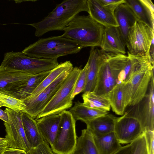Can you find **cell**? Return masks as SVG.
Returning <instances> with one entry per match:
<instances>
[{
    "instance_id": "cell-2",
    "label": "cell",
    "mask_w": 154,
    "mask_h": 154,
    "mask_svg": "<svg viewBox=\"0 0 154 154\" xmlns=\"http://www.w3.org/2000/svg\"><path fill=\"white\" fill-rule=\"evenodd\" d=\"M83 48L79 43L61 35L39 39L22 52L31 57L57 59L61 56L76 54Z\"/></svg>"
},
{
    "instance_id": "cell-11",
    "label": "cell",
    "mask_w": 154,
    "mask_h": 154,
    "mask_svg": "<svg viewBox=\"0 0 154 154\" xmlns=\"http://www.w3.org/2000/svg\"><path fill=\"white\" fill-rule=\"evenodd\" d=\"M147 91L142 100L126 112L138 120L143 133L147 131H154V72L152 74Z\"/></svg>"
},
{
    "instance_id": "cell-23",
    "label": "cell",
    "mask_w": 154,
    "mask_h": 154,
    "mask_svg": "<svg viewBox=\"0 0 154 154\" xmlns=\"http://www.w3.org/2000/svg\"><path fill=\"white\" fill-rule=\"evenodd\" d=\"M21 116L26 138L31 147H35L44 141L36 120L24 112L21 113Z\"/></svg>"
},
{
    "instance_id": "cell-27",
    "label": "cell",
    "mask_w": 154,
    "mask_h": 154,
    "mask_svg": "<svg viewBox=\"0 0 154 154\" xmlns=\"http://www.w3.org/2000/svg\"><path fill=\"white\" fill-rule=\"evenodd\" d=\"M105 97L108 100L113 111L118 115L123 114L126 107L122 84H116Z\"/></svg>"
},
{
    "instance_id": "cell-20",
    "label": "cell",
    "mask_w": 154,
    "mask_h": 154,
    "mask_svg": "<svg viewBox=\"0 0 154 154\" xmlns=\"http://www.w3.org/2000/svg\"><path fill=\"white\" fill-rule=\"evenodd\" d=\"M60 119V114L46 116L35 119L43 139L51 146L55 141Z\"/></svg>"
},
{
    "instance_id": "cell-13",
    "label": "cell",
    "mask_w": 154,
    "mask_h": 154,
    "mask_svg": "<svg viewBox=\"0 0 154 154\" xmlns=\"http://www.w3.org/2000/svg\"><path fill=\"white\" fill-rule=\"evenodd\" d=\"M120 144H130L143 133L140 123L135 118L125 113L116 117L114 131Z\"/></svg>"
},
{
    "instance_id": "cell-36",
    "label": "cell",
    "mask_w": 154,
    "mask_h": 154,
    "mask_svg": "<svg viewBox=\"0 0 154 154\" xmlns=\"http://www.w3.org/2000/svg\"><path fill=\"white\" fill-rule=\"evenodd\" d=\"M143 133L145 137L147 154H154V131H147Z\"/></svg>"
},
{
    "instance_id": "cell-37",
    "label": "cell",
    "mask_w": 154,
    "mask_h": 154,
    "mask_svg": "<svg viewBox=\"0 0 154 154\" xmlns=\"http://www.w3.org/2000/svg\"><path fill=\"white\" fill-rule=\"evenodd\" d=\"M144 6L150 20L154 25V7L152 1L150 0H139Z\"/></svg>"
},
{
    "instance_id": "cell-29",
    "label": "cell",
    "mask_w": 154,
    "mask_h": 154,
    "mask_svg": "<svg viewBox=\"0 0 154 154\" xmlns=\"http://www.w3.org/2000/svg\"><path fill=\"white\" fill-rule=\"evenodd\" d=\"M85 105L94 108L108 112L110 109L109 103L105 96H97L92 92L83 93L82 95Z\"/></svg>"
},
{
    "instance_id": "cell-40",
    "label": "cell",
    "mask_w": 154,
    "mask_h": 154,
    "mask_svg": "<svg viewBox=\"0 0 154 154\" xmlns=\"http://www.w3.org/2000/svg\"><path fill=\"white\" fill-rule=\"evenodd\" d=\"M8 147V141L5 138L0 140V154H2L5 149Z\"/></svg>"
},
{
    "instance_id": "cell-9",
    "label": "cell",
    "mask_w": 154,
    "mask_h": 154,
    "mask_svg": "<svg viewBox=\"0 0 154 154\" xmlns=\"http://www.w3.org/2000/svg\"><path fill=\"white\" fill-rule=\"evenodd\" d=\"M73 68L64 71L39 94L23 100L26 106L24 112L35 119L53 97Z\"/></svg>"
},
{
    "instance_id": "cell-26",
    "label": "cell",
    "mask_w": 154,
    "mask_h": 154,
    "mask_svg": "<svg viewBox=\"0 0 154 154\" xmlns=\"http://www.w3.org/2000/svg\"><path fill=\"white\" fill-rule=\"evenodd\" d=\"M72 154H99L91 133L86 128L82 130Z\"/></svg>"
},
{
    "instance_id": "cell-22",
    "label": "cell",
    "mask_w": 154,
    "mask_h": 154,
    "mask_svg": "<svg viewBox=\"0 0 154 154\" xmlns=\"http://www.w3.org/2000/svg\"><path fill=\"white\" fill-rule=\"evenodd\" d=\"M114 14L122 37L125 43L129 30L135 22L137 20L132 11L125 2L118 6Z\"/></svg>"
},
{
    "instance_id": "cell-25",
    "label": "cell",
    "mask_w": 154,
    "mask_h": 154,
    "mask_svg": "<svg viewBox=\"0 0 154 154\" xmlns=\"http://www.w3.org/2000/svg\"><path fill=\"white\" fill-rule=\"evenodd\" d=\"M75 120L84 122L108 113V112L88 107L79 101L69 110Z\"/></svg>"
},
{
    "instance_id": "cell-35",
    "label": "cell",
    "mask_w": 154,
    "mask_h": 154,
    "mask_svg": "<svg viewBox=\"0 0 154 154\" xmlns=\"http://www.w3.org/2000/svg\"><path fill=\"white\" fill-rule=\"evenodd\" d=\"M97 1L102 6L113 13L118 6L125 2V0H97Z\"/></svg>"
},
{
    "instance_id": "cell-18",
    "label": "cell",
    "mask_w": 154,
    "mask_h": 154,
    "mask_svg": "<svg viewBox=\"0 0 154 154\" xmlns=\"http://www.w3.org/2000/svg\"><path fill=\"white\" fill-rule=\"evenodd\" d=\"M89 15L104 27H118L114 13L102 6L97 0H87Z\"/></svg>"
},
{
    "instance_id": "cell-14",
    "label": "cell",
    "mask_w": 154,
    "mask_h": 154,
    "mask_svg": "<svg viewBox=\"0 0 154 154\" xmlns=\"http://www.w3.org/2000/svg\"><path fill=\"white\" fill-rule=\"evenodd\" d=\"M34 75L0 66V93L8 95L12 88L24 83Z\"/></svg>"
},
{
    "instance_id": "cell-31",
    "label": "cell",
    "mask_w": 154,
    "mask_h": 154,
    "mask_svg": "<svg viewBox=\"0 0 154 154\" xmlns=\"http://www.w3.org/2000/svg\"><path fill=\"white\" fill-rule=\"evenodd\" d=\"M0 102L4 106L18 112H24L26 108L23 100L1 93Z\"/></svg>"
},
{
    "instance_id": "cell-19",
    "label": "cell",
    "mask_w": 154,
    "mask_h": 154,
    "mask_svg": "<svg viewBox=\"0 0 154 154\" xmlns=\"http://www.w3.org/2000/svg\"><path fill=\"white\" fill-rule=\"evenodd\" d=\"M48 71L33 75L24 83L17 85L9 92L8 95L23 100L30 96L50 72Z\"/></svg>"
},
{
    "instance_id": "cell-32",
    "label": "cell",
    "mask_w": 154,
    "mask_h": 154,
    "mask_svg": "<svg viewBox=\"0 0 154 154\" xmlns=\"http://www.w3.org/2000/svg\"><path fill=\"white\" fill-rule=\"evenodd\" d=\"M88 65V63H87L84 68L82 69L76 81L71 97L72 100L77 94L83 92L86 82Z\"/></svg>"
},
{
    "instance_id": "cell-41",
    "label": "cell",
    "mask_w": 154,
    "mask_h": 154,
    "mask_svg": "<svg viewBox=\"0 0 154 154\" xmlns=\"http://www.w3.org/2000/svg\"><path fill=\"white\" fill-rule=\"evenodd\" d=\"M0 119L4 122H8V117L7 113L5 111H4L0 108Z\"/></svg>"
},
{
    "instance_id": "cell-10",
    "label": "cell",
    "mask_w": 154,
    "mask_h": 154,
    "mask_svg": "<svg viewBox=\"0 0 154 154\" xmlns=\"http://www.w3.org/2000/svg\"><path fill=\"white\" fill-rule=\"evenodd\" d=\"M107 60L117 84H125L132 78L140 63V56L128 51V56L108 53Z\"/></svg>"
},
{
    "instance_id": "cell-4",
    "label": "cell",
    "mask_w": 154,
    "mask_h": 154,
    "mask_svg": "<svg viewBox=\"0 0 154 154\" xmlns=\"http://www.w3.org/2000/svg\"><path fill=\"white\" fill-rule=\"evenodd\" d=\"M154 64L149 53L141 56L139 65L131 79L122 84L126 106H134L140 102L146 94L152 72Z\"/></svg>"
},
{
    "instance_id": "cell-21",
    "label": "cell",
    "mask_w": 154,
    "mask_h": 154,
    "mask_svg": "<svg viewBox=\"0 0 154 154\" xmlns=\"http://www.w3.org/2000/svg\"><path fill=\"white\" fill-rule=\"evenodd\" d=\"M116 118L108 113L85 123L93 137H98L114 131Z\"/></svg>"
},
{
    "instance_id": "cell-15",
    "label": "cell",
    "mask_w": 154,
    "mask_h": 154,
    "mask_svg": "<svg viewBox=\"0 0 154 154\" xmlns=\"http://www.w3.org/2000/svg\"><path fill=\"white\" fill-rule=\"evenodd\" d=\"M107 53L95 47H91L88 62L86 85L83 93L92 92L95 87L98 72L105 59Z\"/></svg>"
},
{
    "instance_id": "cell-1",
    "label": "cell",
    "mask_w": 154,
    "mask_h": 154,
    "mask_svg": "<svg viewBox=\"0 0 154 154\" xmlns=\"http://www.w3.org/2000/svg\"><path fill=\"white\" fill-rule=\"evenodd\" d=\"M88 12L87 0H65L56 5L42 20L28 24L35 29V35L39 37L50 31H63L78 14Z\"/></svg>"
},
{
    "instance_id": "cell-42",
    "label": "cell",
    "mask_w": 154,
    "mask_h": 154,
    "mask_svg": "<svg viewBox=\"0 0 154 154\" xmlns=\"http://www.w3.org/2000/svg\"><path fill=\"white\" fill-rule=\"evenodd\" d=\"M4 106L3 104L2 103L0 102V108L1 107Z\"/></svg>"
},
{
    "instance_id": "cell-7",
    "label": "cell",
    "mask_w": 154,
    "mask_h": 154,
    "mask_svg": "<svg viewBox=\"0 0 154 154\" xmlns=\"http://www.w3.org/2000/svg\"><path fill=\"white\" fill-rule=\"evenodd\" d=\"M76 121L69 111L60 113V119L58 132L51 146L56 154H72L77 143Z\"/></svg>"
},
{
    "instance_id": "cell-8",
    "label": "cell",
    "mask_w": 154,
    "mask_h": 154,
    "mask_svg": "<svg viewBox=\"0 0 154 154\" xmlns=\"http://www.w3.org/2000/svg\"><path fill=\"white\" fill-rule=\"evenodd\" d=\"M154 36V30L144 23L136 21L128 34L126 46L128 51L134 56L147 55Z\"/></svg>"
},
{
    "instance_id": "cell-30",
    "label": "cell",
    "mask_w": 154,
    "mask_h": 154,
    "mask_svg": "<svg viewBox=\"0 0 154 154\" xmlns=\"http://www.w3.org/2000/svg\"><path fill=\"white\" fill-rule=\"evenodd\" d=\"M125 3L131 9L137 20L144 23L154 30V25L139 0H125Z\"/></svg>"
},
{
    "instance_id": "cell-33",
    "label": "cell",
    "mask_w": 154,
    "mask_h": 154,
    "mask_svg": "<svg viewBox=\"0 0 154 154\" xmlns=\"http://www.w3.org/2000/svg\"><path fill=\"white\" fill-rule=\"evenodd\" d=\"M131 144L132 146L131 154H147L143 133Z\"/></svg>"
},
{
    "instance_id": "cell-24",
    "label": "cell",
    "mask_w": 154,
    "mask_h": 154,
    "mask_svg": "<svg viewBox=\"0 0 154 154\" xmlns=\"http://www.w3.org/2000/svg\"><path fill=\"white\" fill-rule=\"evenodd\" d=\"M93 138L99 154H114L122 147L114 132Z\"/></svg>"
},
{
    "instance_id": "cell-12",
    "label": "cell",
    "mask_w": 154,
    "mask_h": 154,
    "mask_svg": "<svg viewBox=\"0 0 154 154\" xmlns=\"http://www.w3.org/2000/svg\"><path fill=\"white\" fill-rule=\"evenodd\" d=\"M5 111L8 116V122H4L8 147L24 150L27 152L31 148L26 137L21 116V113L8 108Z\"/></svg>"
},
{
    "instance_id": "cell-39",
    "label": "cell",
    "mask_w": 154,
    "mask_h": 154,
    "mask_svg": "<svg viewBox=\"0 0 154 154\" xmlns=\"http://www.w3.org/2000/svg\"><path fill=\"white\" fill-rule=\"evenodd\" d=\"M132 146L131 143L128 144L121 148L114 154H131Z\"/></svg>"
},
{
    "instance_id": "cell-3",
    "label": "cell",
    "mask_w": 154,
    "mask_h": 154,
    "mask_svg": "<svg viewBox=\"0 0 154 154\" xmlns=\"http://www.w3.org/2000/svg\"><path fill=\"white\" fill-rule=\"evenodd\" d=\"M104 28L89 15H77L64 28L62 35L77 42L84 48L100 47Z\"/></svg>"
},
{
    "instance_id": "cell-16",
    "label": "cell",
    "mask_w": 154,
    "mask_h": 154,
    "mask_svg": "<svg viewBox=\"0 0 154 154\" xmlns=\"http://www.w3.org/2000/svg\"><path fill=\"white\" fill-rule=\"evenodd\" d=\"M125 46L118 27H105L101 50L106 53L125 54Z\"/></svg>"
},
{
    "instance_id": "cell-28",
    "label": "cell",
    "mask_w": 154,
    "mask_h": 154,
    "mask_svg": "<svg viewBox=\"0 0 154 154\" xmlns=\"http://www.w3.org/2000/svg\"><path fill=\"white\" fill-rule=\"evenodd\" d=\"M73 68L70 61H66L61 63L51 70L48 75L30 96H33L39 94L57 78L64 71Z\"/></svg>"
},
{
    "instance_id": "cell-38",
    "label": "cell",
    "mask_w": 154,
    "mask_h": 154,
    "mask_svg": "<svg viewBox=\"0 0 154 154\" xmlns=\"http://www.w3.org/2000/svg\"><path fill=\"white\" fill-rule=\"evenodd\" d=\"M2 154H28L25 150L13 148L8 147Z\"/></svg>"
},
{
    "instance_id": "cell-5",
    "label": "cell",
    "mask_w": 154,
    "mask_h": 154,
    "mask_svg": "<svg viewBox=\"0 0 154 154\" xmlns=\"http://www.w3.org/2000/svg\"><path fill=\"white\" fill-rule=\"evenodd\" d=\"M59 64L57 59L29 57L22 51L5 53L0 66L33 74L50 71Z\"/></svg>"
},
{
    "instance_id": "cell-34",
    "label": "cell",
    "mask_w": 154,
    "mask_h": 154,
    "mask_svg": "<svg viewBox=\"0 0 154 154\" xmlns=\"http://www.w3.org/2000/svg\"><path fill=\"white\" fill-rule=\"evenodd\" d=\"M27 152L28 154H54L48 143L45 140L36 147H31Z\"/></svg>"
},
{
    "instance_id": "cell-6",
    "label": "cell",
    "mask_w": 154,
    "mask_h": 154,
    "mask_svg": "<svg viewBox=\"0 0 154 154\" xmlns=\"http://www.w3.org/2000/svg\"><path fill=\"white\" fill-rule=\"evenodd\" d=\"M82 69L77 67L72 70L53 97L35 119L60 114L72 106L71 97Z\"/></svg>"
},
{
    "instance_id": "cell-17",
    "label": "cell",
    "mask_w": 154,
    "mask_h": 154,
    "mask_svg": "<svg viewBox=\"0 0 154 154\" xmlns=\"http://www.w3.org/2000/svg\"><path fill=\"white\" fill-rule=\"evenodd\" d=\"M107 53L99 68L95 86L92 91L97 96H105L117 84L107 60Z\"/></svg>"
}]
</instances>
